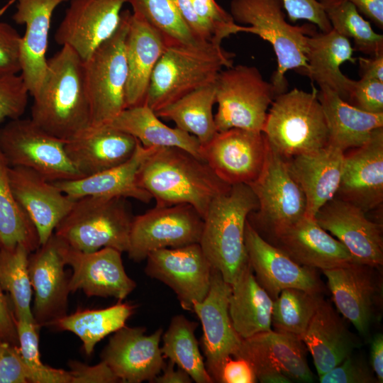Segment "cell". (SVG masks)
<instances>
[{"mask_svg":"<svg viewBox=\"0 0 383 383\" xmlns=\"http://www.w3.org/2000/svg\"><path fill=\"white\" fill-rule=\"evenodd\" d=\"M137 182L155 206L189 204L203 219L213 200L231 186L203 159L177 147L157 148L140 165Z\"/></svg>","mask_w":383,"mask_h":383,"instance_id":"obj_1","label":"cell"},{"mask_svg":"<svg viewBox=\"0 0 383 383\" xmlns=\"http://www.w3.org/2000/svg\"><path fill=\"white\" fill-rule=\"evenodd\" d=\"M33 98L30 118L55 137L67 141L91 126L84 61L68 45L48 60L45 78Z\"/></svg>","mask_w":383,"mask_h":383,"instance_id":"obj_2","label":"cell"},{"mask_svg":"<svg viewBox=\"0 0 383 383\" xmlns=\"http://www.w3.org/2000/svg\"><path fill=\"white\" fill-rule=\"evenodd\" d=\"M258 202L249 185H231L211 202L205 216L199 245L212 267L231 285L249 265L245 227Z\"/></svg>","mask_w":383,"mask_h":383,"instance_id":"obj_3","label":"cell"},{"mask_svg":"<svg viewBox=\"0 0 383 383\" xmlns=\"http://www.w3.org/2000/svg\"><path fill=\"white\" fill-rule=\"evenodd\" d=\"M235 54L221 44L167 46L150 79L145 104L155 112L204 86L233 64Z\"/></svg>","mask_w":383,"mask_h":383,"instance_id":"obj_4","label":"cell"},{"mask_svg":"<svg viewBox=\"0 0 383 383\" xmlns=\"http://www.w3.org/2000/svg\"><path fill=\"white\" fill-rule=\"evenodd\" d=\"M281 0H231L230 14L240 32L260 36L270 43L275 52L277 68L271 83L277 94L286 91V72L294 70L305 74L307 69V38L316 31L313 24L292 26L285 19Z\"/></svg>","mask_w":383,"mask_h":383,"instance_id":"obj_5","label":"cell"},{"mask_svg":"<svg viewBox=\"0 0 383 383\" xmlns=\"http://www.w3.org/2000/svg\"><path fill=\"white\" fill-rule=\"evenodd\" d=\"M317 91L294 88L272 103L262 133L282 157L312 154L328 145V131Z\"/></svg>","mask_w":383,"mask_h":383,"instance_id":"obj_6","label":"cell"},{"mask_svg":"<svg viewBox=\"0 0 383 383\" xmlns=\"http://www.w3.org/2000/svg\"><path fill=\"white\" fill-rule=\"evenodd\" d=\"M125 199L96 196L77 199L53 234L82 252L104 248L127 252L133 216Z\"/></svg>","mask_w":383,"mask_h":383,"instance_id":"obj_7","label":"cell"},{"mask_svg":"<svg viewBox=\"0 0 383 383\" xmlns=\"http://www.w3.org/2000/svg\"><path fill=\"white\" fill-rule=\"evenodd\" d=\"M131 12H121L118 27L84 61L91 126L111 122L126 109L128 77L125 43Z\"/></svg>","mask_w":383,"mask_h":383,"instance_id":"obj_8","label":"cell"},{"mask_svg":"<svg viewBox=\"0 0 383 383\" xmlns=\"http://www.w3.org/2000/svg\"><path fill=\"white\" fill-rule=\"evenodd\" d=\"M214 85L218 132L234 128L262 132L269 106L277 94L257 67L238 65L223 69Z\"/></svg>","mask_w":383,"mask_h":383,"instance_id":"obj_9","label":"cell"},{"mask_svg":"<svg viewBox=\"0 0 383 383\" xmlns=\"http://www.w3.org/2000/svg\"><path fill=\"white\" fill-rule=\"evenodd\" d=\"M65 145L31 118L11 119L0 126V150L9 165L32 170L50 182L83 177Z\"/></svg>","mask_w":383,"mask_h":383,"instance_id":"obj_10","label":"cell"},{"mask_svg":"<svg viewBox=\"0 0 383 383\" xmlns=\"http://www.w3.org/2000/svg\"><path fill=\"white\" fill-rule=\"evenodd\" d=\"M248 185L258 202L257 210L249 214L252 220L248 221L260 235L284 228L305 215L306 199L301 188L293 177L286 158L268 143L262 170Z\"/></svg>","mask_w":383,"mask_h":383,"instance_id":"obj_11","label":"cell"},{"mask_svg":"<svg viewBox=\"0 0 383 383\" xmlns=\"http://www.w3.org/2000/svg\"><path fill=\"white\" fill-rule=\"evenodd\" d=\"M203 226V218L189 204L155 206L133 216L126 252L139 262L155 250L199 243Z\"/></svg>","mask_w":383,"mask_h":383,"instance_id":"obj_12","label":"cell"},{"mask_svg":"<svg viewBox=\"0 0 383 383\" xmlns=\"http://www.w3.org/2000/svg\"><path fill=\"white\" fill-rule=\"evenodd\" d=\"M306 352L299 338L270 330L243 339L235 357L248 361L262 383L313 382Z\"/></svg>","mask_w":383,"mask_h":383,"instance_id":"obj_13","label":"cell"},{"mask_svg":"<svg viewBox=\"0 0 383 383\" xmlns=\"http://www.w3.org/2000/svg\"><path fill=\"white\" fill-rule=\"evenodd\" d=\"M379 268L351 262L323 270L338 311L364 337L377 318L382 303Z\"/></svg>","mask_w":383,"mask_h":383,"instance_id":"obj_14","label":"cell"},{"mask_svg":"<svg viewBox=\"0 0 383 383\" xmlns=\"http://www.w3.org/2000/svg\"><path fill=\"white\" fill-rule=\"evenodd\" d=\"M145 260V274L172 289L183 309L193 312L207 295L212 266L199 243L155 250Z\"/></svg>","mask_w":383,"mask_h":383,"instance_id":"obj_15","label":"cell"},{"mask_svg":"<svg viewBox=\"0 0 383 383\" xmlns=\"http://www.w3.org/2000/svg\"><path fill=\"white\" fill-rule=\"evenodd\" d=\"M267 142L262 132L231 128L201 146V158L229 185L249 184L262 170Z\"/></svg>","mask_w":383,"mask_h":383,"instance_id":"obj_16","label":"cell"},{"mask_svg":"<svg viewBox=\"0 0 383 383\" xmlns=\"http://www.w3.org/2000/svg\"><path fill=\"white\" fill-rule=\"evenodd\" d=\"M231 285L221 273L211 270V285L203 301L194 302L193 312L202 325L201 348L205 365L213 382H218L223 362L238 353L243 339L235 331L228 312Z\"/></svg>","mask_w":383,"mask_h":383,"instance_id":"obj_17","label":"cell"},{"mask_svg":"<svg viewBox=\"0 0 383 383\" xmlns=\"http://www.w3.org/2000/svg\"><path fill=\"white\" fill-rule=\"evenodd\" d=\"M58 240L65 263L72 269L69 278L70 292L82 290L87 296H110L122 301L136 287L135 282L125 271L119 250L104 248L86 252Z\"/></svg>","mask_w":383,"mask_h":383,"instance_id":"obj_18","label":"cell"},{"mask_svg":"<svg viewBox=\"0 0 383 383\" xmlns=\"http://www.w3.org/2000/svg\"><path fill=\"white\" fill-rule=\"evenodd\" d=\"M245 244L255 277L272 300L281 291L288 288L318 293L323 292V283L316 269L299 265L267 242L248 219L245 227Z\"/></svg>","mask_w":383,"mask_h":383,"instance_id":"obj_19","label":"cell"},{"mask_svg":"<svg viewBox=\"0 0 383 383\" xmlns=\"http://www.w3.org/2000/svg\"><path fill=\"white\" fill-rule=\"evenodd\" d=\"M314 218L348 249L353 262L377 267L382 265V226L370 221L364 211L334 197L317 211Z\"/></svg>","mask_w":383,"mask_h":383,"instance_id":"obj_20","label":"cell"},{"mask_svg":"<svg viewBox=\"0 0 383 383\" xmlns=\"http://www.w3.org/2000/svg\"><path fill=\"white\" fill-rule=\"evenodd\" d=\"M144 327L121 328L110 338L101 354L120 382H152L165 366L160 343L162 328L150 335Z\"/></svg>","mask_w":383,"mask_h":383,"instance_id":"obj_21","label":"cell"},{"mask_svg":"<svg viewBox=\"0 0 383 383\" xmlns=\"http://www.w3.org/2000/svg\"><path fill=\"white\" fill-rule=\"evenodd\" d=\"M128 0H71L55 35L58 45H68L86 60L118 27Z\"/></svg>","mask_w":383,"mask_h":383,"instance_id":"obj_22","label":"cell"},{"mask_svg":"<svg viewBox=\"0 0 383 383\" xmlns=\"http://www.w3.org/2000/svg\"><path fill=\"white\" fill-rule=\"evenodd\" d=\"M65 265L60 241L54 234L29 254L28 272L34 292L32 313L40 328L67 315L70 291Z\"/></svg>","mask_w":383,"mask_h":383,"instance_id":"obj_23","label":"cell"},{"mask_svg":"<svg viewBox=\"0 0 383 383\" xmlns=\"http://www.w3.org/2000/svg\"><path fill=\"white\" fill-rule=\"evenodd\" d=\"M348 150L335 197L367 213L383 201V127L363 145Z\"/></svg>","mask_w":383,"mask_h":383,"instance_id":"obj_24","label":"cell"},{"mask_svg":"<svg viewBox=\"0 0 383 383\" xmlns=\"http://www.w3.org/2000/svg\"><path fill=\"white\" fill-rule=\"evenodd\" d=\"M266 235L265 240L303 266L323 271L353 262L348 249L312 217L304 215L294 223Z\"/></svg>","mask_w":383,"mask_h":383,"instance_id":"obj_25","label":"cell"},{"mask_svg":"<svg viewBox=\"0 0 383 383\" xmlns=\"http://www.w3.org/2000/svg\"><path fill=\"white\" fill-rule=\"evenodd\" d=\"M9 175L14 196L33 223L40 245L45 243L74 199L32 170L10 167Z\"/></svg>","mask_w":383,"mask_h":383,"instance_id":"obj_26","label":"cell"},{"mask_svg":"<svg viewBox=\"0 0 383 383\" xmlns=\"http://www.w3.org/2000/svg\"><path fill=\"white\" fill-rule=\"evenodd\" d=\"M66 1L16 0V11L13 20L17 24L26 26L20 45V75L32 96L40 89L46 72L45 55L52 13Z\"/></svg>","mask_w":383,"mask_h":383,"instance_id":"obj_27","label":"cell"},{"mask_svg":"<svg viewBox=\"0 0 383 383\" xmlns=\"http://www.w3.org/2000/svg\"><path fill=\"white\" fill-rule=\"evenodd\" d=\"M137 143L133 136L106 123L91 126L65 141V146L74 167L86 177L127 161Z\"/></svg>","mask_w":383,"mask_h":383,"instance_id":"obj_28","label":"cell"},{"mask_svg":"<svg viewBox=\"0 0 383 383\" xmlns=\"http://www.w3.org/2000/svg\"><path fill=\"white\" fill-rule=\"evenodd\" d=\"M166 47L156 29L141 17L131 13L125 43L128 69L126 109L145 104L153 70Z\"/></svg>","mask_w":383,"mask_h":383,"instance_id":"obj_29","label":"cell"},{"mask_svg":"<svg viewBox=\"0 0 383 383\" xmlns=\"http://www.w3.org/2000/svg\"><path fill=\"white\" fill-rule=\"evenodd\" d=\"M343 158L344 152L330 144L312 154L286 158L305 196V216L314 218L317 211L335 197L341 179Z\"/></svg>","mask_w":383,"mask_h":383,"instance_id":"obj_30","label":"cell"},{"mask_svg":"<svg viewBox=\"0 0 383 383\" xmlns=\"http://www.w3.org/2000/svg\"><path fill=\"white\" fill-rule=\"evenodd\" d=\"M318 376L330 371L360 348V340L347 328L331 304L321 301L301 337Z\"/></svg>","mask_w":383,"mask_h":383,"instance_id":"obj_31","label":"cell"},{"mask_svg":"<svg viewBox=\"0 0 383 383\" xmlns=\"http://www.w3.org/2000/svg\"><path fill=\"white\" fill-rule=\"evenodd\" d=\"M157 148H145L138 140L133 155L123 163L79 179L53 182L72 199L86 196L132 198L148 204L152 199L137 182V174L143 161Z\"/></svg>","mask_w":383,"mask_h":383,"instance_id":"obj_32","label":"cell"},{"mask_svg":"<svg viewBox=\"0 0 383 383\" xmlns=\"http://www.w3.org/2000/svg\"><path fill=\"white\" fill-rule=\"evenodd\" d=\"M328 131V143L343 152L365 143L373 132L383 127V113L362 111L326 87L317 91Z\"/></svg>","mask_w":383,"mask_h":383,"instance_id":"obj_33","label":"cell"},{"mask_svg":"<svg viewBox=\"0 0 383 383\" xmlns=\"http://www.w3.org/2000/svg\"><path fill=\"white\" fill-rule=\"evenodd\" d=\"M353 51L350 40L334 30L315 32L307 38V69L304 75L319 87L329 88L346 101L351 79L342 73L340 66L345 62L355 63Z\"/></svg>","mask_w":383,"mask_h":383,"instance_id":"obj_34","label":"cell"},{"mask_svg":"<svg viewBox=\"0 0 383 383\" xmlns=\"http://www.w3.org/2000/svg\"><path fill=\"white\" fill-rule=\"evenodd\" d=\"M273 300L258 283L249 265L231 284L228 312L242 339L272 330Z\"/></svg>","mask_w":383,"mask_h":383,"instance_id":"obj_35","label":"cell"},{"mask_svg":"<svg viewBox=\"0 0 383 383\" xmlns=\"http://www.w3.org/2000/svg\"><path fill=\"white\" fill-rule=\"evenodd\" d=\"M108 124L133 136L145 148L177 147L202 159L195 136L165 125L146 104L125 109Z\"/></svg>","mask_w":383,"mask_h":383,"instance_id":"obj_36","label":"cell"},{"mask_svg":"<svg viewBox=\"0 0 383 383\" xmlns=\"http://www.w3.org/2000/svg\"><path fill=\"white\" fill-rule=\"evenodd\" d=\"M216 104L214 83L200 87L156 113L159 118L174 122L176 127L195 136L201 146L218 133L213 106Z\"/></svg>","mask_w":383,"mask_h":383,"instance_id":"obj_37","label":"cell"},{"mask_svg":"<svg viewBox=\"0 0 383 383\" xmlns=\"http://www.w3.org/2000/svg\"><path fill=\"white\" fill-rule=\"evenodd\" d=\"M135 308L134 305L119 301L106 309H84L67 314L50 326L75 334L81 340L85 354L91 355L99 341L126 326Z\"/></svg>","mask_w":383,"mask_h":383,"instance_id":"obj_38","label":"cell"},{"mask_svg":"<svg viewBox=\"0 0 383 383\" xmlns=\"http://www.w3.org/2000/svg\"><path fill=\"white\" fill-rule=\"evenodd\" d=\"M9 167L0 150V250L21 245L31 253L40 245L38 233L14 196Z\"/></svg>","mask_w":383,"mask_h":383,"instance_id":"obj_39","label":"cell"},{"mask_svg":"<svg viewBox=\"0 0 383 383\" xmlns=\"http://www.w3.org/2000/svg\"><path fill=\"white\" fill-rule=\"evenodd\" d=\"M198 323L183 315L174 316L162 335L160 347L164 357L183 369L196 383H213L195 337Z\"/></svg>","mask_w":383,"mask_h":383,"instance_id":"obj_40","label":"cell"},{"mask_svg":"<svg viewBox=\"0 0 383 383\" xmlns=\"http://www.w3.org/2000/svg\"><path fill=\"white\" fill-rule=\"evenodd\" d=\"M332 29L353 39L355 49L370 57L383 54V35L372 29L350 0H318Z\"/></svg>","mask_w":383,"mask_h":383,"instance_id":"obj_41","label":"cell"},{"mask_svg":"<svg viewBox=\"0 0 383 383\" xmlns=\"http://www.w3.org/2000/svg\"><path fill=\"white\" fill-rule=\"evenodd\" d=\"M29 254L21 245L0 250V285L9 295L16 320L34 321L31 309L33 289L28 272Z\"/></svg>","mask_w":383,"mask_h":383,"instance_id":"obj_42","label":"cell"},{"mask_svg":"<svg viewBox=\"0 0 383 383\" xmlns=\"http://www.w3.org/2000/svg\"><path fill=\"white\" fill-rule=\"evenodd\" d=\"M323 299L321 293L283 289L273 300L271 322L274 331L301 339Z\"/></svg>","mask_w":383,"mask_h":383,"instance_id":"obj_43","label":"cell"},{"mask_svg":"<svg viewBox=\"0 0 383 383\" xmlns=\"http://www.w3.org/2000/svg\"><path fill=\"white\" fill-rule=\"evenodd\" d=\"M133 13L141 17L162 36L166 45L204 43L182 20L173 0H128Z\"/></svg>","mask_w":383,"mask_h":383,"instance_id":"obj_44","label":"cell"},{"mask_svg":"<svg viewBox=\"0 0 383 383\" xmlns=\"http://www.w3.org/2000/svg\"><path fill=\"white\" fill-rule=\"evenodd\" d=\"M16 328L18 350L28 383H71L69 371L53 368L41 362L38 335L40 327L35 322L17 319Z\"/></svg>","mask_w":383,"mask_h":383,"instance_id":"obj_45","label":"cell"},{"mask_svg":"<svg viewBox=\"0 0 383 383\" xmlns=\"http://www.w3.org/2000/svg\"><path fill=\"white\" fill-rule=\"evenodd\" d=\"M192 1L196 14L211 29L217 43H221L224 38L240 32V26L215 0Z\"/></svg>","mask_w":383,"mask_h":383,"instance_id":"obj_46","label":"cell"},{"mask_svg":"<svg viewBox=\"0 0 383 383\" xmlns=\"http://www.w3.org/2000/svg\"><path fill=\"white\" fill-rule=\"evenodd\" d=\"M28 95L21 75L0 78V124L7 118L21 117L28 104Z\"/></svg>","mask_w":383,"mask_h":383,"instance_id":"obj_47","label":"cell"},{"mask_svg":"<svg viewBox=\"0 0 383 383\" xmlns=\"http://www.w3.org/2000/svg\"><path fill=\"white\" fill-rule=\"evenodd\" d=\"M321 383H377L370 364L353 353L336 367L318 376Z\"/></svg>","mask_w":383,"mask_h":383,"instance_id":"obj_48","label":"cell"},{"mask_svg":"<svg viewBox=\"0 0 383 383\" xmlns=\"http://www.w3.org/2000/svg\"><path fill=\"white\" fill-rule=\"evenodd\" d=\"M345 101L366 112L383 113V82L362 77L351 79Z\"/></svg>","mask_w":383,"mask_h":383,"instance_id":"obj_49","label":"cell"},{"mask_svg":"<svg viewBox=\"0 0 383 383\" xmlns=\"http://www.w3.org/2000/svg\"><path fill=\"white\" fill-rule=\"evenodd\" d=\"M21 36L9 23L0 21V78L21 72Z\"/></svg>","mask_w":383,"mask_h":383,"instance_id":"obj_50","label":"cell"},{"mask_svg":"<svg viewBox=\"0 0 383 383\" xmlns=\"http://www.w3.org/2000/svg\"><path fill=\"white\" fill-rule=\"evenodd\" d=\"M292 22L306 20L317 26L322 33L332 29L323 8L318 0H281Z\"/></svg>","mask_w":383,"mask_h":383,"instance_id":"obj_51","label":"cell"},{"mask_svg":"<svg viewBox=\"0 0 383 383\" xmlns=\"http://www.w3.org/2000/svg\"><path fill=\"white\" fill-rule=\"evenodd\" d=\"M0 383H28L18 347L0 338Z\"/></svg>","mask_w":383,"mask_h":383,"instance_id":"obj_52","label":"cell"},{"mask_svg":"<svg viewBox=\"0 0 383 383\" xmlns=\"http://www.w3.org/2000/svg\"><path fill=\"white\" fill-rule=\"evenodd\" d=\"M71 383H115L120 382L109 367L103 361L90 366L78 361L69 362Z\"/></svg>","mask_w":383,"mask_h":383,"instance_id":"obj_53","label":"cell"},{"mask_svg":"<svg viewBox=\"0 0 383 383\" xmlns=\"http://www.w3.org/2000/svg\"><path fill=\"white\" fill-rule=\"evenodd\" d=\"M257 379L251 365L245 359L230 357L222 365L218 382L255 383Z\"/></svg>","mask_w":383,"mask_h":383,"instance_id":"obj_54","label":"cell"},{"mask_svg":"<svg viewBox=\"0 0 383 383\" xmlns=\"http://www.w3.org/2000/svg\"><path fill=\"white\" fill-rule=\"evenodd\" d=\"M173 1L182 20L199 40L204 43L221 44L215 40L211 29L198 16L192 0Z\"/></svg>","mask_w":383,"mask_h":383,"instance_id":"obj_55","label":"cell"},{"mask_svg":"<svg viewBox=\"0 0 383 383\" xmlns=\"http://www.w3.org/2000/svg\"><path fill=\"white\" fill-rule=\"evenodd\" d=\"M0 338L18 347L16 320L13 307L0 285Z\"/></svg>","mask_w":383,"mask_h":383,"instance_id":"obj_56","label":"cell"},{"mask_svg":"<svg viewBox=\"0 0 383 383\" xmlns=\"http://www.w3.org/2000/svg\"><path fill=\"white\" fill-rule=\"evenodd\" d=\"M357 60L362 78L383 82V54L369 57H360Z\"/></svg>","mask_w":383,"mask_h":383,"instance_id":"obj_57","label":"cell"},{"mask_svg":"<svg viewBox=\"0 0 383 383\" xmlns=\"http://www.w3.org/2000/svg\"><path fill=\"white\" fill-rule=\"evenodd\" d=\"M358 11L374 22L377 27L383 28V0H350Z\"/></svg>","mask_w":383,"mask_h":383,"instance_id":"obj_58","label":"cell"},{"mask_svg":"<svg viewBox=\"0 0 383 383\" xmlns=\"http://www.w3.org/2000/svg\"><path fill=\"white\" fill-rule=\"evenodd\" d=\"M175 364L169 360L165 364L162 369V374L157 375L152 383H191L193 382L191 377L183 369L177 367L175 369Z\"/></svg>","mask_w":383,"mask_h":383,"instance_id":"obj_59","label":"cell"},{"mask_svg":"<svg viewBox=\"0 0 383 383\" xmlns=\"http://www.w3.org/2000/svg\"><path fill=\"white\" fill-rule=\"evenodd\" d=\"M370 365L378 382H383V335L378 333L374 335L370 345Z\"/></svg>","mask_w":383,"mask_h":383,"instance_id":"obj_60","label":"cell"},{"mask_svg":"<svg viewBox=\"0 0 383 383\" xmlns=\"http://www.w3.org/2000/svg\"><path fill=\"white\" fill-rule=\"evenodd\" d=\"M16 0H10L6 5L1 9L0 13H3L9 6H11L13 3H14Z\"/></svg>","mask_w":383,"mask_h":383,"instance_id":"obj_61","label":"cell"}]
</instances>
